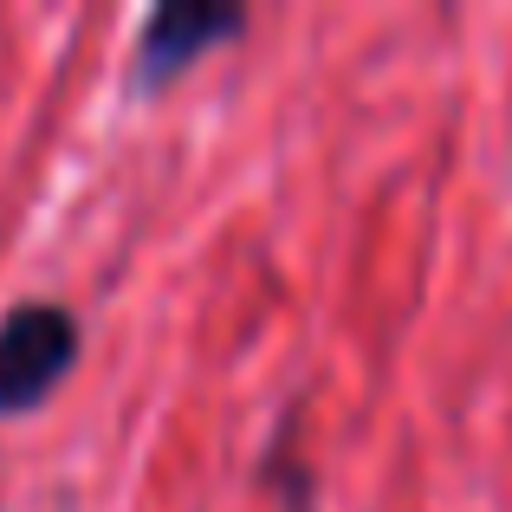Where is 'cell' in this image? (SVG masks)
<instances>
[{"label": "cell", "mask_w": 512, "mask_h": 512, "mask_svg": "<svg viewBox=\"0 0 512 512\" xmlns=\"http://www.w3.org/2000/svg\"><path fill=\"white\" fill-rule=\"evenodd\" d=\"M240 26H247L240 7H188V0H175V7L150 13V26H143L137 78H143V85H169L175 72H188L201 52H214L221 39H234Z\"/></svg>", "instance_id": "cell-2"}, {"label": "cell", "mask_w": 512, "mask_h": 512, "mask_svg": "<svg viewBox=\"0 0 512 512\" xmlns=\"http://www.w3.org/2000/svg\"><path fill=\"white\" fill-rule=\"evenodd\" d=\"M78 357V318L65 305H20L0 318V415H33Z\"/></svg>", "instance_id": "cell-1"}]
</instances>
